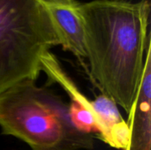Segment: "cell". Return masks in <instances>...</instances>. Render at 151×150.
<instances>
[{
	"instance_id": "obj_1",
	"label": "cell",
	"mask_w": 151,
	"mask_h": 150,
	"mask_svg": "<svg viewBox=\"0 0 151 150\" xmlns=\"http://www.w3.org/2000/svg\"><path fill=\"white\" fill-rule=\"evenodd\" d=\"M89 74L102 94L128 114L142 80L150 35L148 0L80 4Z\"/></svg>"
},
{
	"instance_id": "obj_2",
	"label": "cell",
	"mask_w": 151,
	"mask_h": 150,
	"mask_svg": "<svg viewBox=\"0 0 151 150\" xmlns=\"http://www.w3.org/2000/svg\"><path fill=\"white\" fill-rule=\"evenodd\" d=\"M0 128L32 150L92 149V134L78 131L68 105L35 80H22L0 94Z\"/></svg>"
},
{
	"instance_id": "obj_3",
	"label": "cell",
	"mask_w": 151,
	"mask_h": 150,
	"mask_svg": "<svg viewBox=\"0 0 151 150\" xmlns=\"http://www.w3.org/2000/svg\"><path fill=\"white\" fill-rule=\"evenodd\" d=\"M57 45L42 0H0V94L22 80H35L42 56Z\"/></svg>"
},
{
	"instance_id": "obj_4",
	"label": "cell",
	"mask_w": 151,
	"mask_h": 150,
	"mask_svg": "<svg viewBox=\"0 0 151 150\" xmlns=\"http://www.w3.org/2000/svg\"><path fill=\"white\" fill-rule=\"evenodd\" d=\"M41 68L50 83H58L71 99L68 113L73 126L85 133H99L100 126L95 113L92 101H89L77 88L73 80L60 65L58 58L50 51L46 52L41 59Z\"/></svg>"
},
{
	"instance_id": "obj_5",
	"label": "cell",
	"mask_w": 151,
	"mask_h": 150,
	"mask_svg": "<svg viewBox=\"0 0 151 150\" xmlns=\"http://www.w3.org/2000/svg\"><path fill=\"white\" fill-rule=\"evenodd\" d=\"M42 1L58 38L59 45L82 61L87 57V52L80 4Z\"/></svg>"
},
{
	"instance_id": "obj_6",
	"label": "cell",
	"mask_w": 151,
	"mask_h": 150,
	"mask_svg": "<svg viewBox=\"0 0 151 150\" xmlns=\"http://www.w3.org/2000/svg\"><path fill=\"white\" fill-rule=\"evenodd\" d=\"M127 123L130 137L126 150H151V44L146 52L142 80Z\"/></svg>"
},
{
	"instance_id": "obj_7",
	"label": "cell",
	"mask_w": 151,
	"mask_h": 150,
	"mask_svg": "<svg viewBox=\"0 0 151 150\" xmlns=\"http://www.w3.org/2000/svg\"><path fill=\"white\" fill-rule=\"evenodd\" d=\"M92 104L100 126L98 138L111 148L127 149L130 128L116 103L106 95L101 94L92 101Z\"/></svg>"
},
{
	"instance_id": "obj_8",
	"label": "cell",
	"mask_w": 151,
	"mask_h": 150,
	"mask_svg": "<svg viewBox=\"0 0 151 150\" xmlns=\"http://www.w3.org/2000/svg\"><path fill=\"white\" fill-rule=\"evenodd\" d=\"M50 2H56V3H73L75 2V0H48Z\"/></svg>"
}]
</instances>
